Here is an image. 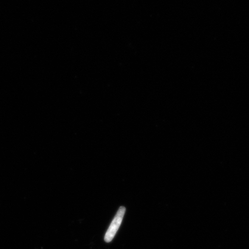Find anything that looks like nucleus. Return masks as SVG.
I'll list each match as a JSON object with an SVG mask.
<instances>
[{
	"label": "nucleus",
	"instance_id": "nucleus-1",
	"mask_svg": "<svg viewBox=\"0 0 249 249\" xmlns=\"http://www.w3.org/2000/svg\"><path fill=\"white\" fill-rule=\"evenodd\" d=\"M126 208L124 207H121L118 210L116 216L112 221L111 225L109 226L107 233L105 236V241L106 242L109 243L113 240L115 235H116L118 229L123 222L124 213H125Z\"/></svg>",
	"mask_w": 249,
	"mask_h": 249
}]
</instances>
